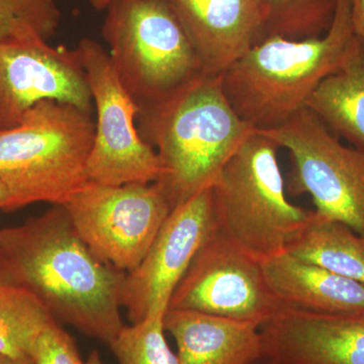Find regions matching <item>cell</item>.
<instances>
[{
	"label": "cell",
	"instance_id": "14",
	"mask_svg": "<svg viewBox=\"0 0 364 364\" xmlns=\"http://www.w3.org/2000/svg\"><path fill=\"white\" fill-rule=\"evenodd\" d=\"M167 1L208 75H223L262 37L260 0Z\"/></svg>",
	"mask_w": 364,
	"mask_h": 364
},
{
	"label": "cell",
	"instance_id": "25",
	"mask_svg": "<svg viewBox=\"0 0 364 364\" xmlns=\"http://www.w3.org/2000/svg\"><path fill=\"white\" fill-rule=\"evenodd\" d=\"M0 364H36L32 358H14L0 353Z\"/></svg>",
	"mask_w": 364,
	"mask_h": 364
},
{
	"label": "cell",
	"instance_id": "6",
	"mask_svg": "<svg viewBox=\"0 0 364 364\" xmlns=\"http://www.w3.org/2000/svg\"><path fill=\"white\" fill-rule=\"evenodd\" d=\"M105 9L109 60L140 111L205 74L167 0H114Z\"/></svg>",
	"mask_w": 364,
	"mask_h": 364
},
{
	"label": "cell",
	"instance_id": "17",
	"mask_svg": "<svg viewBox=\"0 0 364 364\" xmlns=\"http://www.w3.org/2000/svg\"><path fill=\"white\" fill-rule=\"evenodd\" d=\"M306 109L335 135L364 150V46L356 36L343 63L323 79Z\"/></svg>",
	"mask_w": 364,
	"mask_h": 364
},
{
	"label": "cell",
	"instance_id": "26",
	"mask_svg": "<svg viewBox=\"0 0 364 364\" xmlns=\"http://www.w3.org/2000/svg\"><path fill=\"white\" fill-rule=\"evenodd\" d=\"M9 191L7 188L6 184L0 179V210L6 212V208L9 202Z\"/></svg>",
	"mask_w": 364,
	"mask_h": 364
},
{
	"label": "cell",
	"instance_id": "8",
	"mask_svg": "<svg viewBox=\"0 0 364 364\" xmlns=\"http://www.w3.org/2000/svg\"><path fill=\"white\" fill-rule=\"evenodd\" d=\"M76 49L97 111L88 179L114 186L155 183L161 171L159 158L139 133L136 123L140 109L117 77L109 53L88 38L81 40Z\"/></svg>",
	"mask_w": 364,
	"mask_h": 364
},
{
	"label": "cell",
	"instance_id": "21",
	"mask_svg": "<svg viewBox=\"0 0 364 364\" xmlns=\"http://www.w3.org/2000/svg\"><path fill=\"white\" fill-rule=\"evenodd\" d=\"M164 315L124 326L109 346L119 364H181L164 335Z\"/></svg>",
	"mask_w": 364,
	"mask_h": 364
},
{
	"label": "cell",
	"instance_id": "18",
	"mask_svg": "<svg viewBox=\"0 0 364 364\" xmlns=\"http://www.w3.org/2000/svg\"><path fill=\"white\" fill-rule=\"evenodd\" d=\"M287 252L364 284V237L315 210Z\"/></svg>",
	"mask_w": 364,
	"mask_h": 364
},
{
	"label": "cell",
	"instance_id": "4",
	"mask_svg": "<svg viewBox=\"0 0 364 364\" xmlns=\"http://www.w3.org/2000/svg\"><path fill=\"white\" fill-rule=\"evenodd\" d=\"M95 135L92 114L55 100H43L18 126L0 130V179L11 196L6 212L65 205L90 181Z\"/></svg>",
	"mask_w": 364,
	"mask_h": 364
},
{
	"label": "cell",
	"instance_id": "12",
	"mask_svg": "<svg viewBox=\"0 0 364 364\" xmlns=\"http://www.w3.org/2000/svg\"><path fill=\"white\" fill-rule=\"evenodd\" d=\"M217 227L212 186L170 212L140 264L126 273L121 301L132 324L166 313L177 284Z\"/></svg>",
	"mask_w": 364,
	"mask_h": 364
},
{
	"label": "cell",
	"instance_id": "19",
	"mask_svg": "<svg viewBox=\"0 0 364 364\" xmlns=\"http://www.w3.org/2000/svg\"><path fill=\"white\" fill-rule=\"evenodd\" d=\"M53 320L44 304L30 291L0 286V353L32 358L36 340Z\"/></svg>",
	"mask_w": 364,
	"mask_h": 364
},
{
	"label": "cell",
	"instance_id": "13",
	"mask_svg": "<svg viewBox=\"0 0 364 364\" xmlns=\"http://www.w3.org/2000/svg\"><path fill=\"white\" fill-rule=\"evenodd\" d=\"M260 332L264 359L273 364H364V312L284 308Z\"/></svg>",
	"mask_w": 364,
	"mask_h": 364
},
{
	"label": "cell",
	"instance_id": "28",
	"mask_svg": "<svg viewBox=\"0 0 364 364\" xmlns=\"http://www.w3.org/2000/svg\"><path fill=\"white\" fill-rule=\"evenodd\" d=\"M86 364H104L102 360V358H100V352L97 350H93L88 356L87 361L85 363Z\"/></svg>",
	"mask_w": 364,
	"mask_h": 364
},
{
	"label": "cell",
	"instance_id": "27",
	"mask_svg": "<svg viewBox=\"0 0 364 364\" xmlns=\"http://www.w3.org/2000/svg\"><path fill=\"white\" fill-rule=\"evenodd\" d=\"M112 1H114V0H90V4L93 9L102 11V9H107Z\"/></svg>",
	"mask_w": 364,
	"mask_h": 364
},
{
	"label": "cell",
	"instance_id": "3",
	"mask_svg": "<svg viewBox=\"0 0 364 364\" xmlns=\"http://www.w3.org/2000/svg\"><path fill=\"white\" fill-rule=\"evenodd\" d=\"M354 39L350 1L336 0L324 36L303 40L270 36L237 60L222 75L228 100L254 130L279 128L306 109L323 79L343 63Z\"/></svg>",
	"mask_w": 364,
	"mask_h": 364
},
{
	"label": "cell",
	"instance_id": "1",
	"mask_svg": "<svg viewBox=\"0 0 364 364\" xmlns=\"http://www.w3.org/2000/svg\"><path fill=\"white\" fill-rule=\"evenodd\" d=\"M124 277L86 245L63 205L0 230V286L30 291L57 322L107 345L124 326Z\"/></svg>",
	"mask_w": 364,
	"mask_h": 364
},
{
	"label": "cell",
	"instance_id": "22",
	"mask_svg": "<svg viewBox=\"0 0 364 364\" xmlns=\"http://www.w3.org/2000/svg\"><path fill=\"white\" fill-rule=\"evenodd\" d=\"M59 21L55 0H0V41L28 31H36L48 40Z\"/></svg>",
	"mask_w": 364,
	"mask_h": 364
},
{
	"label": "cell",
	"instance_id": "2",
	"mask_svg": "<svg viewBox=\"0 0 364 364\" xmlns=\"http://www.w3.org/2000/svg\"><path fill=\"white\" fill-rule=\"evenodd\" d=\"M141 136L156 151L155 184L171 210L210 188L254 129L235 112L222 75L200 74L166 100L139 112Z\"/></svg>",
	"mask_w": 364,
	"mask_h": 364
},
{
	"label": "cell",
	"instance_id": "11",
	"mask_svg": "<svg viewBox=\"0 0 364 364\" xmlns=\"http://www.w3.org/2000/svg\"><path fill=\"white\" fill-rule=\"evenodd\" d=\"M43 100L92 114V95L77 49L53 47L36 31L0 41V130L18 126Z\"/></svg>",
	"mask_w": 364,
	"mask_h": 364
},
{
	"label": "cell",
	"instance_id": "20",
	"mask_svg": "<svg viewBox=\"0 0 364 364\" xmlns=\"http://www.w3.org/2000/svg\"><path fill=\"white\" fill-rule=\"evenodd\" d=\"M264 26L262 37L291 40L320 37L334 16L336 0H260ZM260 40V41H261Z\"/></svg>",
	"mask_w": 364,
	"mask_h": 364
},
{
	"label": "cell",
	"instance_id": "16",
	"mask_svg": "<svg viewBox=\"0 0 364 364\" xmlns=\"http://www.w3.org/2000/svg\"><path fill=\"white\" fill-rule=\"evenodd\" d=\"M261 263L273 294L287 308L318 314L364 312V284L287 251Z\"/></svg>",
	"mask_w": 364,
	"mask_h": 364
},
{
	"label": "cell",
	"instance_id": "24",
	"mask_svg": "<svg viewBox=\"0 0 364 364\" xmlns=\"http://www.w3.org/2000/svg\"><path fill=\"white\" fill-rule=\"evenodd\" d=\"M350 1V18L354 35L364 46V0H349Z\"/></svg>",
	"mask_w": 364,
	"mask_h": 364
},
{
	"label": "cell",
	"instance_id": "9",
	"mask_svg": "<svg viewBox=\"0 0 364 364\" xmlns=\"http://www.w3.org/2000/svg\"><path fill=\"white\" fill-rule=\"evenodd\" d=\"M63 205L90 250L126 273L140 264L171 212L155 183L88 181Z\"/></svg>",
	"mask_w": 364,
	"mask_h": 364
},
{
	"label": "cell",
	"instance_id": "7",
	"mask_svg": "<svg viewBox=\"0 0 364 364\" xmlns=\"http://www.w3.org/2000/svg\"><path fill=\"white\" fill-rule=\"evenodd\" d=\"M256 132L291 154L289 193H308L315 212L364 237V150L340 142L308 109L279 128Z\"/></svg>",
	"mask_w": 364,
	"mask_h": 364
},
{
	"label": "cell",
	"instance_id": "29",
	"mask_svg": "<svg viewBox=\"0 0 364 364\" xmlns=\"http://www.w3.org/2000/svg\"><path fill=\"white\" fill-rule=\"evenodd\" d=\"M254 364H273L270 363V361L267 360V359H262V360L258 361V363Z\"/></svg>",
	"mask_w": 364,
	"mask_h": 364
},
{
	"label": "cell",
	"instance_id": "5",
	"mask_svg": "<svg viewBox=\"0 0 364 364\" xmlns=\"http://www.w3.org/2000/svg\"><path fill=\"white\" fill-rule=\"evenodd\" d=\"M279 149L254 131L212 186L220 231L259 262L287 251L312 214L287 200Z\"/></svg>",
	"mask_w": 364,
	"mask_h": 364
},
{
	"label": "cell",
	"instance_id": "15",
	"mask_svg": "<svg viewBox=\"0 0 364 364\" xmlns=\"http://www.w3.org/2000/svg\"><path fill=\"white\" fill-rule=\"evenodd\" d=\"M163 324L176 340L181 364H254L264 359L260 327L253 323L168 309Z\"/></svg>",
	"mask_w": 364,
	"mask_h": 364
},
{
	"label": "cell",
	"instance_id": "23",
	"mask_svg": "<svg viewBox=\"0 0 364 364\" xmlns=\"http://www.w3.org/2000/svg\"><path fill=\"white\" fill-rule=\"evenodd\" d=\"M31 356L36 364H86L79 354L73 337L56 320L41 332Z\"/></svg>",
	"mask_w": 364,
	"mask_h": 364
},
{
	"label": "cell",
	"instance_id": "10",
	"mask_svg": "<svg viewBox=\"0 0 364 364\" xmlns=\"http://www.w3.org/2000/svg\"><path fill=\"white\" fill-rule=\"evenodd\" d=\"M284 308L268 286L259 261L244 252L218 227L196 254L168 306L259 327Z\"/></svg>",
	"mask_w": 364,
	"mask_h": 364
}]
</instances>
